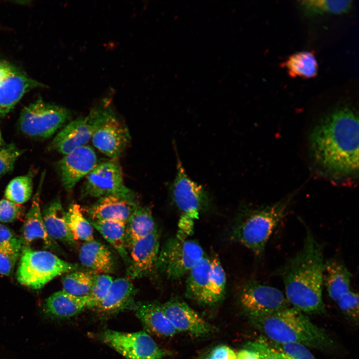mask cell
Returning <instances> with one entry per match:
<instances>
[{"label":"cell","mask_w":359,"mask_h":359,"mask_svg":"<svg viewBox=\"0 0 359 359\" xmlns=\"http://www.w3.org/2000/svg\"><path fill=\"white\" fill-rule=\"evenodd\" d=\"M78 256L81 264L96 274H108L114 271V261L111 251L97 241L84 242Z\"/></svg>","instance_id":"22"},{"label":"cell","mask_w":359,"mask_h":359,"mask_svg":"<svg viewBox=\"0 0 359 359\" xmlns=\"http://www.w3.org/2000/svg\"><path fill=\"white\" fill-rule=\"evenodd\" d=\"M5 144L4 141L3 139V138L2 137V135L1 133V131L0 130V146L4 145Z\"/></svg>","instance_id":"45"},{"label":"cell","mask_w":359,"mask_h":359,"mask_svg":"<svg viewBox=\"0 0 359 359\" xmlns=\"http://www.w3.org/2000/svg\"><path fill=\"white\" fill-rule=\"evenodd\" d=\"M96 274L90 271L78 270L64 274L61 278L63 290L74 296H87Z\"/></svg>","instance_id":"31"},{"label":"cell","mask_w":359,"mask_h":359,"mask_svg":"<svg viewBox=\"0 0 359 359\" xmlns=\"http://www.w3.org/2000/svg\"><path fill=\"white\" fill-rule=\"evenodd\" d=\"M70 115L68 109L39 98L22 109L18 119V128L27 136L49 138L64 125Z\"/></svg>","instance_id":"8"},{"label":"cell","mask_w":359,"mask_h":359,"mask_svg":"<svg viewBox=\"0 0 359 359\" xmlns=\"http://www.w3.org/2000/svg\"><path fill=\"white\" fill-rule=\"evenodd\" d=\"M14 236L11 229L0 223V243Z\"/></svg>","instance_id":"44"},{"label":"cell","mask_w":359,"mask_h":359,"mask_svg":"<svg viewBox=\"0 0 359 359\" xmlns=\"http://www.w3.org/2000/svg\"><path fill=\"white\" fill-rule=\"evenodd\" d=\"M136 315L150 333L160 337H171L178 331L165 315L162 304L144 302L134 305Z\"/></svg>","instance_id":"20"},{"label":"cell","mask_w":359,"mask_h":359,"mask_svg":"<svg viewBox=\"0 0 359 359\" xmlns=\"http://www.w3.org/2000/svg\"><path fill=\"white\" fill-rule=\"evenodd\" d=\"M211 268V258L205 255L189 271L186 281L187 298L203 304L210 283Z\"/></svg>","instance_id":"26"},{"label":"cell","mask_w":359,"mask_h":359,"mask_svg":"<svg viewBox=\"0 0 359 359\" xmlns=\"http://www.w3.org/2000/svg\"><path fill=\"white\" fill-rule=\"evenodd\" d=\"M42 214L47 232L52 238L68 245L75 244L76 241L67 223L66 212L59 198L48 204L43 209Z\"/></svg>","instance_id":"23"},{"label":"cell","mask_w":359,"mask_h":359,"mask_svg":"<svg viewBox=\"0 0 359 359\" xmlns=\"http://www.w3.org/2000/svg\"><path fill=\"white\" fill-rule=\"evenodd\" d=\"M211 259L210 283L202 304L210 306L215 305L223 299L226 283V274L218 258L213 256Z\"/></svg>","instance_id":"33"},{"label":"cell","mask_w":359,"mask_h":359,"mask_svg":"<svg viewBox=\"0 0 359 359\" xmlns=\"http://www.w3.org/2000/svg\"><path fill=\"white\" fill-rule=\"evenodd\" d=\"M177 173L171 186V195L181 212L177 235L186 237L193 230L194 222L208 204L206 191L186 174L177 154Z\"/></svg>","instance_id":"6"},{"label":"cell","mask_w":359,"mask_h":359,"mask_svg":"<svg viewBox=\"0 0 359 359\" xmlns=\"http://www.w3.org/2000/svg\"><path fill=\"white\" fill-rule=\"evenodd\" d=\"M44 177L45 172H43L30 207L25 216L21 238L23 246L30 247L34 241H40L44 248L59 252L60 247L56 241L47 232L40 208V195Z\"/></svg>","instance_id":"18"},{"label":"cell","mask_w":359,"mask_h":359,"mask_svg":"<svg viewBox=\"0 0 359 359\" xmlns=\"http://www.w3.org/2000/svg\"><path fill=\"white\" fill-rule=\"evenodd\" d=\"M87 301V296H74L62 290L55 292L45 300L44 311L51 317L70 318L86 308Z\"/></svg>","instance_id":"24"},{"label":"cell","mask_w":359,"mask_h":359,"mask_svg":"<svg viewBox=\"0 0 359 359\" xmlns=\"http://www.w3.org/2000/svg\"><path fill=\"white\" fill-rule=\"evenodd\" d=\"M33 191L32 178L24 175L15 177L8 183L4 191L5 199L21 204L31 197Z\"/></svg>","instance_id":"35"},{"label":"cell","mask_w":359,"mask_h":359,"mask_svg":"<svg viewBox=\"0 0 359 359\" xmlns=\"http://www.w3.org/2000/svg\"><path fill=\"white\" fill-rule=\"evenodd\" d=\"M204 359H211L210 358L209 356H207L206 357H205Z\"/></svg>","instance_id":"46"},{"label":"cell","mask_w":359,"mask_h":359,"mask_svg":"<svg viewBox=\"0 0 359 359\" xmlns=\"http://www.w3.org/2000/svg\"><path fill=\"white\" fill-rule=\"evenodd\" d=\"M66 221L75 240L89 242L94 239L93 227L84 217L80 206L72 204L66 211Z\"/></svg>","instance_id":"30"},{"label":"cell","mask_w":359,"mask_h":359,"mask_svg":"<svg viewBox=\"0 0 359 359\" xmlns=\"http://www.w3.org/2000/svg\"><path fill=\"white\" fill-rule=\"evenodd\" d=\"M103 341L127 359H162L168 353L145 332L124 333L107 330Z\"/></svg>","instance_id":"11"},{"label":"cell","mask_w":359,"mask_h":359,"mask_svg":"<svg viewBox=\"0 0 359 359\" xmlns=\"http://www.w3.org/2000/svg\"><path fill=\"white\" fill-rule=\"evenodd\" d=\"M136 292L130 278L113 280L107 295L94 309L103 314L116 313L133 304Z\"/></svg>","instance_id":"21"},{"label":"cell","mask_w":359,"mask_h":359,"mask_svg":"<svg viewBox=\"0 0 359 359\" xmlns=\"http://www.w3.org/2000/svg\"><path fill=\"white\" fill-rule=\"evenodd\" d=\"M111 276L107 274H96L89 294L87 296V308L94 309L107 295L113 282Z\"/></svg>","instance_id":"36"},{"label":"cell","mask_w":359,"mask_h":359,"mask_svg":"<svg viewBox=\"0 0 359 359\" xmlns=\"http://www.w3.org/2000/svg\"><path fill=\"white\" fill-rule=\"evenodd\" d=\"M359 295L351 290L336 302L340 310L355 321L359 319Z\"/></svg>","instance_id":"39"},{"label":"cell","mask_w":359,"mask_h":359,"mask_svg":"<svg viewBox=\"0 0 359 359\" xmlns=\"http://www.w3.org/2000/svg\"><path fill=\"white\" fill-rule=\"evenodd\" d=\"M237 359H259L257 354L254 351L245 348L236 354Z\"/></svg>","instance_id":"43"},{"label":"cell","mask_w":359,"mask_h":359,"mask_svg":"<svg viewBox=\"0 0 359 359\" xmlns=\"http://www.w3.org/2000/svg\"><path fill=\"white\" fill-rule=\"evenodd\" d=\"M324 248L307 228L302 248L279 271L289 304L303 313L320 314L325 311L322 296Z\"/></svg>","instance_id":"2"},{"label":"cell","mask_w":359,"mask_h":359,"mask_svg":"<svg viewBox=\"0 0 359 359\" xmlns=\"http://www.w3.org/2000/svg\"><path fill=\"white\" fill-rule=\"evenodd\" d=\"M209 356L211 359H237L236 354L234 351L225 345L216 347Z\"/></svg>","instance_id":"42"},{"label":"cell","mask_w":359,"mask_h":359,"mask_svg":"<svg viewBox=\"0 0 359 359\" xmlns=\"http://www.w3.org/2000/svg\"><path fill=\"white\" fill-rule=\"evenodd\" d=\"M23 213V208L6 199L0 200V222L10 223L20 217Z\"/></svg>","instance_id":"40"},{"label":"cell","mask_w":359,"mask_h":359,"mask_svg":"<svg viewBox=\"0 0 359 359\" xmlns=\"http://www.w3.org/2000/svg\"><path fill=\"white\" fill-rule=\"evenodd\" d=\"M108 99L100 103V115L92 135L93 145L111 160H117L129 144L131 136L127 126L116 116Z\"/></svg>","instance_id":"9"},{"label":"cell","mask_w":359,"mask_h":359,"mask_svg":"<svg viewBox=\"0 0 359 359\" xmlns=\"http://www.w3.org/2000/svg\"><path fill=\"white\" fill-rule=\"evenodd\" d=\"M157 229L151 209L139 205L126 223L127 249L136 241L147 236Z\"/></svg>","instance_id":"27"},{"label":"cell","mask_w":359,"mask_h":359,"mask_svg":"<svg viewBox=\"0 0 359 359\" xmlns=\"http://www.w3.org/2000/svg\"><path fill=\"white\" fill-rule=\"evenodd\" d=\"M139 205L135 193L111 195L99 198L88 212L92 221L113 220L126 223Z\"/></svg>","instance_id":"19"},{"label":"cell","mask_w":359,"mask_h":359,"mask_svg":"<svg viewBox=\"0 0 359 359\" xmlns=\"http://www.w3.org/2000/svg\"><path fill=\"white\" fill-rule=\"evenodd\" d=\"M291 200L287 197L270 205L246 210L232 228L231 239L256 256H262L272 233L285 216Z\"/></svg>","instance_id":"4"},{"label":"cell","mask_w":359,"mask_h":359,"mask_svg":"<svg viewBox=\"0 0 359 359\" xmlns=\"http://www.w3.org/2000/svg\"><path fill=\"white\" fill-rule=\"evenodd\" d=\"M164 312L176 330L197 337L212 331L211 326L185 302L172 299L162 304Z\"/></svg>","instance_id":"17"},{"label":"cell","mask_w":359,"mask_h":359,"mask_svg":"<svg viewBox=\"0 0 359 359\" xmlns=\"http://www.w3.org/2000/svg\"><path fill=\"white\" fill-rule=\"evenodd\" d=\"M292 359H317L306 346L297 343H265Z\"/></svg>","instance_id":"38"},{"label":"cell","mask_w":359,"mask_h":359,"mask_svg":"<svg viewBox=\"0 0 359 359\" xmlns=\"http://www.w3.org/2000/svg\"><path fill=\"white\" fill-rule=\"evenodd\" d=\"M16 272L21 285L40 289L55 277L77 270V264L68 262L54 253L23 246Z\"/></svg>","instance_id":"5"},{"label":"cell","mask_w":359,"mask_h":359,"mask_svg":"<svg viewBox=\"0 0 359 359\" xmlns=\"http://www.w3.org/2000/svg\"><path fill=\"white\" fill-rule=\"evenodd\" d=\"M239 302L249 316L268 315L289 307L285 296L280 290L253 279L243 283Z\"/></svg>","instance_id":"10"},{"label":"cell","mask_w":359,"mask_h":359,"mask_svg":"<svg viewBox=\"0 0 359 359\" xmlns=\"http://www.w3.org/2000/svg\"><path fill=\"white\" fill-rule=\"evenodd\" d=\"M89 222L116 249L127 267L129 257L126 244V223L113 220H90Z\"/></svg>","instance_id":"28"},{"label":"cell","mask_w":359,"mask_h":359,"mask_svg":"<svg viewBox=\"0 0 359 359\" xmlns=\"http://www.w3.org/2000/svg\"><path fill=\"white\" fill-rule=\"evenodd\" d=\"M352 274L345 265L337 259L325 261L324 273V285L328 295L337 301L350 290Z\"/></svg>","instance_id":"25"},{"label":"cell","mask_w":359,"mask_h":359,"mask_svg":"<svg viewBox=\"0 0 359 359\" xmlns=\"http://www.w3.org/2000/svg\"><path fill=\"white\" fill-rule=\"evenodd\" d=\"M299 5L308 16L325 14H342L350 10L352 6V0H311L299 1Z\"/></svg>","instance_id":"32"},{"label":"cell","mask_w":359,"mask_h":359,"mask_svg":"<svg viewBox=\"0 0 359 359\" xmlns=\"http://www.w3.org/2000/svg\"><path fill=\"white\" fill-rule=\"evenodd\" d=\"M245 348L256 352L259 359H292L285 354L272 348L265 342L248 343Z\"/></svg>","instance_id":"41"},{"label":"cell","mask_w":359,"mask_h":359,"mask_svg":"<svg viewBox=\"0 0 359 359\" xmlns=\"http://www.w3.org/2000/svg\"><path fill=\"white\" fill-rule=\"evenodd\" d=\"M291 77L311 78L318 73V64L313 53L300 51L295 53L282 64Z\"/></svg>","instance_id":"29"},{"label":"cell","mask_w":359,"mask_h":359,"mask_svg":"<svg viewBox=\"0 0 359 359\" xmlns=\"http://www.w3.org/2000/svg\"><path fill=\"white\" fill-rule=\"evenodd\" d=\"M160 249V235L157 229L133 243L128 249L129 263L127 277L134 279L156 275Z\"/></svg>","instance_id":"14"},{"label":"cell","mask_w":359,"mask_h":359,"mask_svg":"<svg viewBox=\"0 0 359 359\" xmlns=\"http://www.w3.org/2000/svg\"><path fill=\"white\" fill-rule=\"evenodd\" d=\"M100 115V106L98 104L86 116L79 117L65 125L53 138L49 149L65 155L86 145L91 140Z\"/></svg>","instance_id":"13"},{"label":"cell","mask_w":359,"mask_h":359,"mask_svg":"<svg viewBox=\"0 0 359 359\" xmlns=\"http://www.w3.org/2000/svg\"><path fill=\"white\" fill-rule=\"evenodd\" d=\"M23 246L21 237L15 236L0 243V274L6 276L11 275Z\"/></svg>","instance_id":"34"},{"label":"cell","mask_w":359,"mask_h":359,"mask_svg":"<svg viewBox=\"0 0 359 359\" xmlns=\"http://www.w3.org/2000/svg\"><path fill=\"white\" fill-rule=\"evenodd\" d=\"M205 255L195 241L179 235L168 239L160 249L157 272L171 280L183 277Z\"/></svg>","instance_id":"7"},{"label":"cell","mask_w":359,"mask_h":359,"mask_svg":"<svg viewBox=\"0 0 359 359\" xmlns=\"http://www.w3.org/2000/svg\"><path fill=\"white\" fill-rule=\"evenodd\" d=\"M311 156L325 172L342 177L358 173L359 120L357 113L347 105L324 116L309 136Z\"/></svg>","instance_id":"1"},{"label":"cell","mask_w":359,"mask_h":359,"mask_svg":"<svg viewBox=\"0 0 359 359\" xmlns=\"http://www.w3.org/2000/svg\"><path fill=\"white\" fill-rule=\"evenodd\" d=\"M97 162L96 154L89 145L78 147L64 155L57 164L64 188L68 191H71L96 167Z\"/></svg>","instance_id":"16"},{"label":"cell","mask_w":359,"mask_h":359,"mask_svg":"<svg viewBox=\"0 0 359 359\" xmlns=\"http://www.w3.org/2000/svg\"><path fill=\"white\" fill-rule=\"evenodd\" d=\"M82 192L83 196L97 198L134 194L125 185L122 168L116 160L97 164L86 176Z\"/></svg>","instance_id":"12"},{"label":"cell","mask_w":359,"mask_h":359,"mask_svg":"<svg viewBox=\"0 0 359 359\" xmlns=\"http://www.w3.org/2000/svg\"><path fill=\"white\" fill-rule=\"evenodd\" d=\"M249 316L254 326L269 341L300 344L323 351L334 347L333 340L322 329L293 307L268 315Z\"/></svg>","instance_id":"3"},{"label":"cell","mask_w":359,"mask_h":359,"mask_svg":"<svg viewBox=\"0 0 359 359\" xmlns=\"http://www.w3.org/2000/svg\"><path fill=\"white\" fill-rule=\"evenodd\" d=\"M24 151L13 143L0 146V178L13 170L16 161Z\"/></svg>","instance_id":"37"},{"label":"cell","mask_w":359,"mask_h":359,"mask_svg":"<svg viewBox=\"0 0 359 359\" xmlns=\"http://www.w3.org/2000/svg\"><path fill=\"white\" fill-rule=\"evenodd\" d=\"M40 86L13 65L0 62V116L7 114L26 92Z\"/></svg>","instance_id":"15"}]
</instances>
